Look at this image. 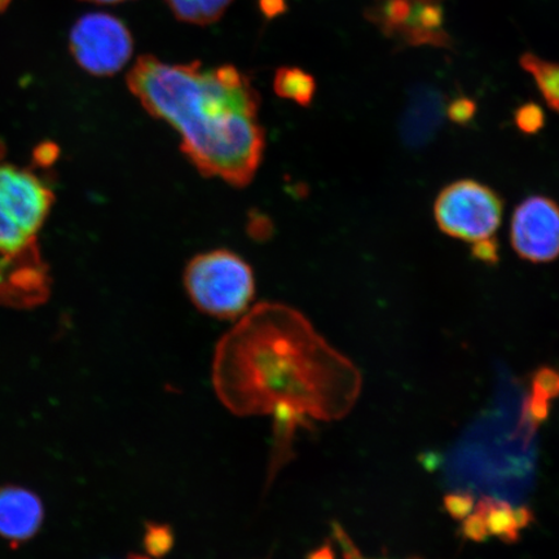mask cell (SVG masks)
<instances>
[{"mask_svg": "<svg viewBox=\"0 0 559 559\" xmlns=\"http://www.w3.org/2000/svg\"><path fill=\"white\" fill-rule=\"evenodd\" d=\"M213 386L236 416H271L282 463L298 426L345 417L358 401L359 369L284 304L251 309L216 345Z\"/></svg>", "mask_w": 559, "mask_h": 559, "instance_id": "6da1fadb", "label": "cell"}, {"mask_svg": "<svg viewBox=\"0 0 559 559\" xmlns=\"http://www.w3.org/2000/svg\"><path fill=\"white\" fill-rule=\"evenodd\" d=\"M126 80L142 107L178 132L201 174L235 187L254 179L265 132L261 97L248 75L233 66L202 70L200 61L170 66L143 55Z\"/></svg>", "mask_w": 559, "mask_h": 559, "instance_id": "7a4b0ae2", "label": "cell"}, {"mask_svg": "<svg viewBox=\"0 0 559 559\" xmlns=\"http://www.w3.org/2000/svg\"><path fill=\"white\" fill-rule=\"evenodd\" d=\"M557 374L540 369L523 389L500 383L492 407L481 415L447 454L443 473L452 493L449 512L463 520L474 502L491 500L523 506L535 480L537 430L557 393Z\"/></svg>", "mask_w": 559, "mask_h": 559, "instance_id": "3957f363", "label": "cell"}, {"mask_svg": "<svg viewBox=\"0 0 559 559\" xmlns=\"http://www.w3.org/2000/svg\"><path fill=\"white\" fill-rule=\"evenodd\" d=\"M53 205L38 175L0 159V267L44 274L38 236Z\"/></svg>", "mask_w": 559, "mask_h": 559, "instance_id": "277c9868", "label": "cell"}, {"mask_svg": "<svg viewBox=\"0 0 559 559\" xmlns=\"http://www.w3.org/2000/svg\"><path fill=\"white\" fill-rule=\"evenodd\" d=\"M188 297L210 317L236 320L250 310L255 295L253 270L229 250H212L195 255L187 264Z\"/></svg>", "mask_w": 559, "mask_h": 559, "instance_id": "5b68a950", "label": "cell"}, {"mask_svg": "<svg viewBox=\"0 0 559 559\" xmlns=\"http://www.w3.org/2000/svg\"><path fill=\"white\" fill-rule=\"evenodd\" d=\"M504 215V202L492 188L460 179L443 188L435 205L437 226L447 236L466 242L492 237Z\"/></svg>", "mask_w": 559, "mask_h": 559, "instance_id": "8992f818", "label": "cell"}, {"mask_svg": "<svg viewBox=\"0 0 559 559\" xmlns=\"http://www.w3.org/2000/svg\"><path fill=\"white\" fill-rule=\"evenodd\" d=\"M69 48L85 72L109 76L121 72L134 52V39L120 19L88 13L70 32Z\"/></svg>", "mask_w": 559, "mask_h": 559, "instance_id": "52a82bcc", "label": "cell"}, {"mask_svg": "<svg viewBox=\"0 0 559 559\" xmlns=\"http://www.w3.org/2000/svg\"><path fill=\"white\" fill-rule=\"evenodd\" d=\"M510 241L522 260L543 264L559 253V212L545 195H531L515 207L510 223Z\"/></svg>", "mask_w": 559, "mask_h": 559, "instance_id": "ba28073f", "label": "cell"}, {"mask_svg": "<svg viewBox=\"0 0 559 559\" xmlns=\"http://www.w3.org/2000/svg\"><path fill=\"white\" fill-rule=\"evenodd\" d=\"M45 521L39 496L21 486H0V537L13 548L33 539Z\"/></svg>", "mask_w": 559, "mask_h": 559, "instance_id": "9c48e42d", "label": "cell"}, {"mask_svg": "<svg viewBox=\"0 0 559 559\" xmlns=\"http://www.w3.org/2000/svg\"><path fill=\"white\" fill-rule=\"evenodd\" d=\"M445 96L431 85L412 90L401 122V135L412 148H419L436 138L445 117Z\"/></svg>", "mask_w": 559, "mask_h": 559, "instance_id": "30bf717a", "label": "cell"}, {"mask_svg": "<svg viewBox=\"0 0 559 559\" xmlns=\"http://www.w3.org/2000/svg\"><path fill=\"white\" fill-rule=\"evenodd\" d=\"M444 0H412L411 12L396 40L403 47L431 46L451 48L444 27Z\"/></svg>", "mask_w": 559, "mask_h": 559, "instance_id": "8fae6325", "label": "cell"}, {"mask_svg": "<svg viewBox=\"0 0 559 559\" xmlns=\"http://www.w3.org/2000/svg\"><path fill=\"white\" fill-rule=\"evenodd\" d=\"M274 90L283 99L295 102L300 107H310L317 94V81L304 69L283 67L276 70Z\"/></svg>", "mask_w": 559, "mask_h": 559, "instance_id": "7c38bea8", "label": "cell"}, {"mask_svg": "<svg viewBox=\"0 0 559 559\" xmlns=\"http://www.w3.org/2000/svg\"><path fill=\"white\" fill-rule=\"evenodd\" d=\"M520 66L533 75L544 100L557 114L559 107V68L557 62L544 60L533 52H526L521 56Z\"/></svg>", "mask_w": 559, "mask_h": 559, "instance_id": "4fadbf2b", "label": "cell"}, {"mask_svg": "<svg viewBox=\"0 0 559 559\" xmlns=\"http://www.w3.org/2000/svg\"><path fill=\"white\" fill-rule=\"evenodd\" d=\"M166 3L179 21L206 26L221 20L233 0H166Z\"/></svg>", "mask_w": 559, "mask_h": 559, "instance_id": "5bb4252c", "label": "cell"}, {"mask_svg": "<svg viewBox=\"0 0 559 559\" xmlns=\"http://www.w3.org/2000/svg\"><path fill=\"white\" fill-rule=\"evenodd\" d=\"M332 543L335 548L338 549V554H335L332 545L314 551L311 559H374L362 556L358 548L355 547L352 537H349L344 530L340 526L333 528Z\"/></svg>", "mask_w": 559, "mask_h": 559, "instance_id": "9a60e30c", "label": "cell"}, {"mask_svg": "<svg viewBox=\"0 0 559 559\" xmlns=\"http://www.w3.org/2000/svg\"><path fill=\"white\" fill-rule=\"evenodd\" d=\"M144 547L152 557L160 558L174 547V534L169 526L159 523L146 524Z\"/></svg>", "mask_w": 559, "mask_h": 559, "instance_id": "2e32d148", "label": "cell"}, {"mask_svg": "<svg viewBox=\"0 0 559 559\" xmlns=\"http://www.w3.org/2000/svg\"><path fill=\"white\" fill-rule=\"evenodd\" d=\"M514 122L516 128L527 135H536L545 126V114L539 104L526 103L515 110Z\"/></svg>", "mask_w": 559, "mask_h": 559, "instance_id": "e0dca14e", "label": "cell"}, {"mask_svg": "<svg viewBox=\"0 0 559 559\" xmlns=\"http://www.w3.org/2000/svg\"><path fill=\"white\" fill-rule=\"evenodd\" d=\"M477 109V103L471 97L459 96L445 108V116L450 118L451 122L465 126L474 120Z\"/></svg>", "mask_w": 559, "mask_h": 559, "instance_id": "ac0fdd59", "label": "cell"}, {"mask_svg": "<svg viewBox=\"0 0 559 559\" xmlns=\"http://www.w3.org/2000/svg\"><path fill=\"white\" fill-rule=\"evenodd\" d=\"M499 250V242L492 236L473 242L472 254L475 260L488 265H493L500 260Z\"/></svg>", "mask_w": 559, "mask_h": 559, "instance_id": "d6986e66", "label": "cell"}, {"mask_svg": "<svg viewBox=\"0 0 559 559\" xmlns=\"http://www.w3.org/2000/svg\"><path fill=\"white\" fill-rule=\"evenodd\" d=\"M260 10L265 19L272 20L284 15L289 10L286 0H258Z\"/></svg>", "mask_w": 559, "mask_h": 559, "instance_id": "ffe728a7", "label": "cell"}, {"mask_svg": "<svg viewBox=\"0 0 559 559\" xmlns=\"http://www.w3.org/2000/svg\"><path fill=\"white\" fill-rule=\"evenodd\" d=\"M82 2L95 3V4H117L126 2V0H82Z\"/></svg>", "mask_w": 559, "mask_h": 559, "instance_id": "44dd1931", "label": "cell"}, {"mask_svg": "<svg viewBox=\"0 0 559 559\" xmlns=\"http://www.w3.org/2000/svg\"><path fill=\"white\" fill-rule=\"evenodd\" d=\"M11 3V0H0V11H4L7 7H9Z\"/></svg>", "mask_w": 559, "mask_h": 559, "instance_id": "7402d4cb", "label": "cell"}, {"mask_svg": "<svg viewBox=\"0 0 559 559\" xmlns=\"http://www.w3.org/2000/svg\"><path fill=\"white\" fill-rule=\"evenodd\" d=\"M128 559H151L150 557L140 556V555H130Z\"/></svg>", "mask_w": 559, "mask_h": 559, "instance_id": "603a6c76", "label": "cell"}]
</instances>
